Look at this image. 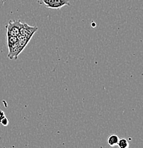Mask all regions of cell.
<instances>
[{
  "label": "cell",
  "instance_id": "obj_6",
  "mask_svg": "<svg viewBox=\"0 0 143 148\" xmlns=\"http://www.w3.org/2000/svg\"><path fill=\"white\" fill-rule=\"evenodd\" d=\"M107 144L111 147H115L118 145V141H119V138L116 135H111L107 138Z\"/></svg>",
  "mask_w": 143,
  "mask_h": 148
},
{
  "label": "cell",
  "instance_id": "obj_9",
  "mask_svg": "<svg viewBox=\"0 0 143 148\" xmlns=\"http://www.w3.org/2000/svg\"><path fill=\"white\" fill-rule=\"evenodd\" d=\"M0 123H1V124L2 125L4 126H7L9 125V120L7 119V118H4L2 120H0Z\"/></svg>",
  "mask_w": 143,
  "mask_h": 148
},
{
  "label": "cell",
  "instance_id": "obj_7",
  "mask_svg": "<svg viewBox=\"0 0 143 148\" xmlns=\"http://www.w3.org/2000/svg\"><path fill=\"white\" fill-rule=\"evenodd\" d=\"M119 148H128L129 147V143L126 139L122 138L119 139V141H118V145Z\"/></svg>",
  "mask_w": 143,
  "mask_h": 148
},
{
  "label": "cell",
  "instance_id": "obj_8",
  "mask_svg": "<svg viewBox=\"0 0 143 148\" xmlns=\"http://www.w3.org/2000/svg\"><path fill=\"white\" fill-rule=\"evenodd\" d=\"M18 41L17 36H7V44L8 48H10L12 45L16 44Z\"/></svg>",
  "mask_w": 143,
  "mask_h": 148
},
{
  "label": "cell",
  "instance_id": "obj_3",
  "mask_svg": "<svg viewBox=\"0 0 143 148\" xmlns=\"http://www.w3.org/2000/svg\"><path fill=\"white\" fill-rule=\"evenodd\" d=\"M37 30V27H31L26 23L22 22L21 29H20V35L31 38V37Z\"/></svg>",
  "mask_w": 143,
  "mask_h": 148
},
{
  "label": "cell",
  "instance_id": "obj_2",
  "mask_svg": "<svg viewBox=\"0 0 143 148\" xmlns=\"http://www.w3.org/2000/svg\"><path fill=\"white\" fill-rule=\"evenodd\" d=\"M22 22L20 21H10L6 26L7 36H18L20 34Z\"/></svg>",
  "mask_w": 143,
  "mask_h": 148
},
{
  "label": "cell",
  "instance_id": "obj_10",
  "mask_svg": "<svg viewBox=\"0 0 143 148\" xmlns=\"http://www.w3.org/2000/svg\"><path fill=\"white\" fill-rule=\"evenodd\" d=\"M4 118H5V114H4V112L3 110H0V120H2Z\"/></svg>",
  "mask_w": 143,
  "mask_h": 148
},
{
  "label": "cell",
  "instance_id": "obj_4",
  "mask_svg": "<svg viewBox=\"0 0 143 148\" xmlns=\"http://www.w3.org/2000/svg\"><path fill=\"white\" fill-rule=\"evenodd\" d=\"M21 53V51L20 49L18 43L16 42L14 45L9 48V53L8 58L10 59H16L18 58V56Z\"/></svg>",
  "mask_w": 143,
  "mask_h": 148
},
{
  "label": "cell",
  "instance_id": "obj_5",
  "mask_svg": "<svg viewBox=\"0 0 143 148\" xmlns=\"http://www.w3.org/2000/svg\"><path fill=\"white\" fill-rule=\"evenodd\" d=\"M17 38H18V41H17L18 45H19L21 51H22L24 49V48H25L27 44H28L29 41H30L31 38L21 36V35L20 34L17 36Z\"/></svg>",
  "mask_w": 143,
  "mask_h": 148
},
{
  "label": "cell",
  "instance_id": "obj_1",
  "mask_svg": "<svg viewBox=\"0 0 143 148\" xmlns=\"http://www.w3.org/2000/svg\"><path fill=\"white\" fill-rule=\"evenodd\" d=\"M46 7L53 9H59L64 6H70V0H38Z\"/></svg>",
  "mask_w": 143,
  "mask_h": 148
}]
</instances>
